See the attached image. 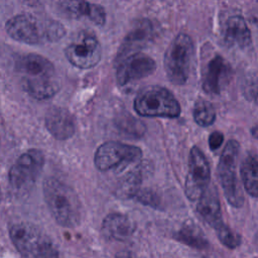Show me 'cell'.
Wrapping results in <instances>:
<instances>
[{
    "mask_svg": "<svg viewBox=\"0 0 258 258\" xmlns=\"http://www.w3.org/2000/svg\"><path fill=\"white\" fill-rule=\"evenodd\" d=\"M241 176L245 190L253 198H258V157L247 155L241 164Z\"/></svg>",
    "mask_w": 258,
    "mask_h": 258,
    "instance_id": "cell-20",
    "label": "cell"
},
{
    "mask_svg": "<svg viewBox=\"0 0 258 258\" xmlns=\"http://www.w3.org/2000/svg\"><path fill=\"white\" fill-rule=\"evenodd\" d=\"M197 210L202 218L212 226L214 230L224 223L218 192L214 185H209L198 200Z\"/></svg>",
    "mask_w": 258,
    "mask_h": 258,
    "instance_id": "cell-17",
    "label": "cell"
},
{
    "mask_svg": "<svg viewBox=\"0 0 258 258\" xmlns=\"http://www.w3.org/2000/svg\"><path fill=\"white\" fill-rule=\"evenodd\" d=\"M42 189L45 204L59 226L74 228L80 224L82 205L71 186L54 177H48L43 181Z\"/></svg>",
    "mask_w": 258,
    "mask_h": 258,
    "instance_id": "cell-2",
    "label": "cell"
},
{
    "mask_svg": "<svg viewBox=\"0 0 258 258\" xmlns=\"http://www.w3.org/2000/svg\"><path fill=\"white\" fill-rule=\"evenodd\" d=\"M134 110L145 117L176 118L180 114V105L167 89L153 86L139 92L134 100Z\"/></svg>",
    "mask_w": 258,
    "mask_h": 258,
    "instance_id": "cell-5",
    "label": "cell"
},
{
    "mask_svg": "<svg viewBox=\"0 0 258 258\" xmlns=\"http://www.w3.org/2000/svg\"><path fill=\"white\" fill-rule=\"evenodd\" d=\"M194 119L200 126L207 127L216 120V111L214 106L205 99H199L194 107Z\"/></svg>",
    "mask_w": 258,
    "mask_h": 258,
    "instance_id": "cell-22",
    "label": "cell"
},
{
    "mask_svg": "<svg viewBox=\"0 0 258 258\" xmlns=\"http://www.w3.org/2000/svg\"><path fill=\"white\" fill-rule=\"evenodd\" d=\"M194 56V43L185 33L177 34L164 54V70L168 80L177 86L186 83Z\"/></svg>",
    "mask_w": 258,
    "mask_h": 258,
    "instance_id": "cell-6",
    "label": "cell"
},
{
    "mask_svg": "<svg viewBox=\"0 0 258 258\" xmlns=\"http://www.w3.org/2000/svg\"><path fill=\"white\" fill-rule=\"evenodd\" d=\"M211 170L203 151L194 146L188 157V173L184 182V192L188 200L198 201L210 185Z\"/></svg>",
    "mask_w": 258,
    "mask_h": 258,
    "instance_id": "cell-11",
    "label": "cell"
},
{
    "mask_svg": "<svg viewBox=\"0 0 258 258\" xmlns=\"http://www.w3.org/2000/svg\"><path fill=\"white\" fill-rule=\"evenodd\" d=\"M45 127L57 140L71 138L76 131V123L72 114L63 109L50 108L45 115Z\"/></svg>",
    "mask_w": 258,
    "mask_h": 258,
    "instance_id": "cell-15",
    "label": "cell"
},
{
    "mask_svg": "<svg viewBox=\"0 0 258 258\" xmlns=\"http://www.w3.org/2000/svg\"><path fill=\"white\" fill-rule=\"evenodd\" d=\"M153 27L148 20H139L130 29L128 34L125 36L122 45L119 49L117 60L122 57L136 52L135 49L144 46L152 37Z\"/></svg>",
    "mask_w": 258,
    "mask_h": 258,
    "instance_id": "cell-16",
    "label": "cell"
},
{
    "mask_svg": "<svg viewBox=\"0 0 258 258\" xmlns=\"http://www.w3.org/2000/svg\"><path fill=\"white\" fill-rule=\"evenodd\" d=\"M156 69L153 58L142 52L130 53L117 62L116 80L119 85L139 81L150 76Z\"/></svg>",
    "mask_w": 258,
    "mask_h": 258,
    "instance_id": "cell-12",
    "label": "cell"
},
{
    "mask_svg": "<svg viewBox=\"0 0 258 258\" xmlns=\"http://www.w3.org/2000/svg\"><path fill=\"white\" fill-rule=\"evenodd\" d=\"M44 164L40 150L29 149L23 152L9 170L10 185L17 191L26 190L39 176Z\"/></svg>",
    "mask_w": 258,
    "mask_h": 258,
    "instance_id": "cell-10",
    "label": "cell"
},
{
    "mask_svg": "<svg viewBox=\"0 0 258 258\" xmlns=\"http://www.w3.org/2000/svg\"><path fill=\"white\" fill-rule=\"evenodd\" d=\"M223 37L227 44L239 48L248 46L251 42V33L246 21L239 15L229 17L223 26Z\"/></svg>",
    "mask_w": 258,
    "mask_h": 258,
    "instance_id": "cell-18",
    "label": "cell"
},
{
    "mask_svg": "<svg viewBox=\"0 0 258 258\" xmlns=\"http://www.w3.org/2000/svg\"><path fill=\"white\" fill-rule=\"evenodd\" d=\"M134 232L129 218L119 213H112L103 220L102 233L109 240L126 241Z\"/></svg>",
    "mask_w": 258,
    "mask_h": 258,
    "instance_id": "cell-19",
    "label": "cell"
},
{
    "mask_svg": "<svg viewBox=\"0 0 258 258\" xmlns=\"http://www.w3.org/2000/svg\"><path fill=\"white\" fill-rule=\"evenodd\" d=\"M115 258H134V256L129 252H120L116 255Z\"/></svg>",
    "mask_w": 258,
    "mask_h": 258,
    "instance_id": "cell-26",
    "label": "cell"
},
{
    "mask_svg": "<svg viewBox=\"0 0 258 258\" xmlns=\"http://www.w3.org/2000/svg\"><path fill=\"white\" fill-rule=\"evenodd\" d=\"M174 238L177 241L197 249H204L209 246L203 230L191 221L185 222L175 233Z\"/></svg>",
    "mask_w": 258,
    "mask_h": 258,
    "instance_id": "cell-21",
    "label": "cell"
},
{
    "mask_svg": "<svg viewBox=\"0 0 258 258\" xmlns=\"http://www.w3.org/2000/svg\"><path fill=\"white\" fill-rule=\"evenodd\" d=\"M6 32L16 41L27 44L54 42L64 34L63 26L51 19H38L28 14H18L5 23Z\"/></svg>",
    "mask_w": 258,
    "mask_h": 258,
    "instance_id": "cell-3",
    "label": "cell"
},
{
    "mask_svg": "<svg viewBox=\"0 0 258 258\" xmlns=\"http://www.w3.org/2000/svg\"><path fill=\"white\" fill-rule=\"evenodd\" d=\"M142 157L139 147L116 142H105L98 147L94 155L95 166L101 171L123 169L138 162Z\"/></svg>",
    "mask_w": 258,
    "mask_h": 258,
    "instance_id": "cell-8",
    "label": "cell"
},
{
    "mask_svg": "<svg viewBox=\"0 0 258 258\" xmlns=\"http://www.w3.org/2000/svg\"><path fill=\"white\" fill-rule=\"evenodd\" d=\"M231 74L229 63L221 55L213 56L203 74V89L208 94H219L228 84Z\"/></svg>",
    "mask_w": 258,
    "mask_h": 258,
    "instance_id": "cell-13",
    "label": "cell"
},
{
    "mask_svg": "<svg viewBox=\"0 0 258 258\" xmlns=\"http://www.w3.org/2000/svg\"><path fill=\"white\" fill-rule=\"evenodd\" d=\"M252 134L255 138H258V126H256L252 129Z\"/></svg>",
    "mask_w": 258,
    "mask_h": 258,
    "instance_id": "cell-27",
    "label": "cell"
},
{
    "mask_svg": "<svg viewBox=\"0 0 258 258\" xmlns=\"http://www.w3.org/2000/svg\"><path fill=\"white\" fill-rule=\"evenodd\" d=\"M9 237L22 258H59L51 240L30 223L12 224L9 228Z\"/></svg>",
    "mask_w": 258,
    "mask_h": 258,
    "instance_id": "cell-4",
    "label": "cell"
},
{
    "mask_svg": "<svg viewBox=\"0 0 258 258\" xmlns=\"http://www.w3.org/2000/svg\"><path fill=\"white\" fill-rule=\"evenodd\" d=\"M239 148V143L236 140L228 141L218 164V175L222 189L228 203L235 208L242 207L244 203L243 190L236 173Z\"/></svg>",
    "mask_w": 258,
    "mask_h": 258,
    "instance_id": "cell-7",
    "label": "cell"
},
{
    "mask_svg": "<svg viewBox=\"0 0 258 258\" xmlns=\"http://www.w3.org/2000/svg\"><path fill=\"white\" fill-rule=\"evenodd\" d=\"M246 93L249 99L258 105V73L250 78L246 86Z\"/></svg>",
    "mask_w": 258,
    "mask_h": 258,
    "instance_id": "cell-24",
    "label": "cell"
},
{
    "mask_svg": "<svg viewBox=\"0 0 258 258\" xmlns=\"http://www.w3.org/2000/svg\"><path fill=\"white\" fill-rule=\"evenodd\" d=\"M221 243L230 249H235L241 244V237L225 223L215 229Z\"/></svg>",
    "mask_w": 258,
    "mask_h": 258,
    "instance_id": "cell-23",
    "label": "cell"
},
{
    "mask_svg": "<svg viewBox=\"0 0 258 258\" xmlns=\"http://www.w3.org/2000/svg\"><path fill=\"white\" fill-rule=\"evenodd\" d=\"M0 200H1V190H0Z\"/></svg>",
    "mask_w": 258,
    "mask_h": 258,
    "instance_id": "cell-28",
    "label": "cell"
},
{
    "mask_svg": "<svg viewBox=\"0 0 258 258\" xmlns=\"http://www.w3.org/2000/svg\"><path fill=\"white\" fill-rule=\"evenodd\" d=\"M224 141V135L220 131H214L209 136V146L212 150H217Z\"/></svg>",
    "mask_w": 258,
    "mask_h": 258,
    "instance_id": "cell-25",
    "label": "cell"
},
{
    "mask_svg": "<svg viewBox=\"0 0 258 258\" xmlns=\"http://www.w3.org/2000/svg\"><path fill=\"white\" fill-rule=\"evenodd\" d=\"M15 70L21 77L23 89L34 99H49L59 89L53 64L42 55H19L15 60Z\"/></svg>",
    "mask_w": 258,
    "mask_h": 258,
    "instance_id": "cell-1",
    "label": "cell"
},
{
    "mask_svg": "<svg viewBox=\"0 0 258 258\" xmlns=\"http://www.w3.org/2000/svg\"><path fill=\"white\" fill-rule=\"evenodd\" d=\"M101 44L96 35L88 30L80 31L64 49L67 59L83 70L95 67L101 59Z\"/></svg>",
    "mask_w": 258,
    "mask_h": 258,
    "instance_id": "cell-9",
    "label": "cell"
},
{
    "mask_svg": "<svg viewBox=\"0 0 258 258\" xmlns=\"http://www.w3.org/2000/svg\"><path fill=\"white\" fill-rule=\"evenodd\" d=\"M58 5L60 10L71 18H87L96 25H103L106 21L105 9L87 0H60Z\"/></svg>",
    "mask_w": 258,
    "mask_h": 258,
    "instance_id": "cell-14",
    "label": "cell"
}]
</instances>
